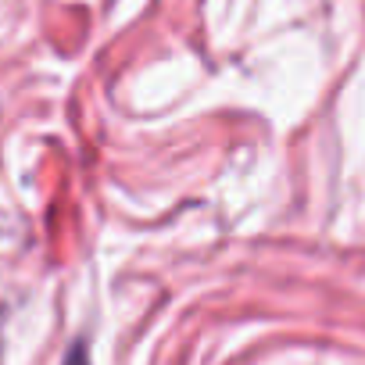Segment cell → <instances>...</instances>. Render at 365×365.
Returning <instances> with one entry per match:
<instances>
[{"label":"cell","mask_w":365,"mask_h":365,"mask_svg":"<svg viewBox=\"0 0 365 365\" xmlns=\"http://www.w3.org/2000/svg\"><path fill=\"white\" fill-rule=\"evenodd\" d=\"M65 365H90V354H86V344H72Z\"/></svg>","instance_id":"1"}]
</instances>
